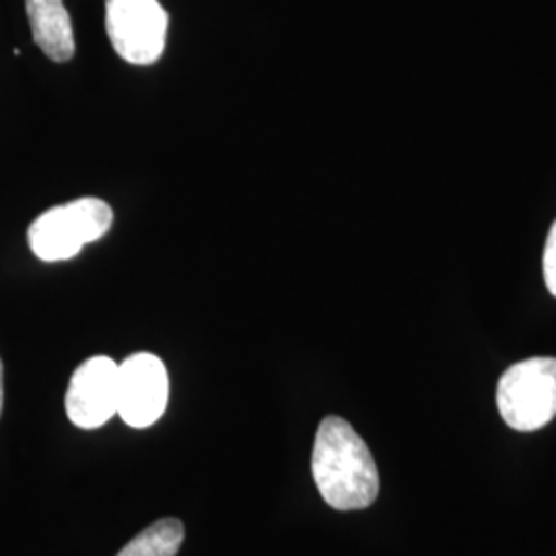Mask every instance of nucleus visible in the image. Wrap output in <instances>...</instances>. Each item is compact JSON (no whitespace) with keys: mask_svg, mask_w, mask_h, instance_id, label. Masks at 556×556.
<instances>
[{"mask_svg":"<svg viewBox=\"0 0 556 556\" xmlns=\"http://www.w3.org/2000/svg\"><path fill=\"white\" fill-rule=\"evenodd\" d=\"M312 475L321 498L338 511L365 509L378 498L376 459L344 418L326 417L319 422Z\"/></svg>","mask_w":556,"mask_h":556,"instance_id":"f257e3e1","label":"nucleus"},{"mask_svg":"<svg viewBox=\"0 0 556 556\" xmlns=\"http://www.w3.org/2000/svg\"><path fill=\"white\" fill-rule=\"evenodd\" d=\"M114 213L100 199H79L52 206L31 223L27 239L43 262L75 258L83 245L98 241L112 229Z\"/></svg>","mask_w":556,"mask_h":556,"instance_id":"f03ea898","label":"nucleus"},{"mask_svg":"<svg viewBox=\"0 0 556 556\" xmlns=\"http://www.w3.org/2000/svg\"><path fill=\"white\" fill-rule=\"evenodd\" d=\"M498 413L516 431H538L556 417V358L532 357L511 365L497 388Z\"/></svg>","mask_w":556,"mask_h":556,"instance_id":"7ed1b4c3","label":"nucleus"},{"mask_svg":"<svg viewBox=\"0 0 556 556\" xmlns=\"http://www.w3.org/2000/svg\"><path fill=\"white\" fill-rule=\"evenodd\" d=\"M167 13L160 0H105V31L119 59L149 66L161 59Z\"/></svg>","mask_w":556,"mask_h":556,"instance_id":"20e7f679","label":"nucleus"},{"mask_svg":"<svg viewBox=\"0 0 556 556\" xmlns=\"http://www.w3.org/2000/svg\"><path fill=\"white\" fill-rule=\"evenodd\" d=\"M169 400V378L163 361L135 353L118 367V415L132 429L155 425Z\"/></svg>","mask_w":556,"mask_h":556,"instance_id":"39448f33","label":"nucleus"},{"mask_svg":"<svg viewBox=\"0 0 556 556\" xmlns=\"http://www.w3.org/2000/svg\"><path fill=\"white\" fill-rule=\"evenodd\" d=\"M118 363L110 357L87 358L66 390V415L79 429H100L118 415Z\"/></svg>","mask_w":556,"mask_h":556,"instance_id":"423d86ee","label":"nucleus"},{"mask_svg":"<svg viewBox=\"0 0 556 556\" xmlns=\"http://www.w3.org/2000/svg\"><path fill=\"white\" fill-rule=\"evenodd\" d=\"M34 43L52 62H68L75 56L73 21L62 0H25Z\"/></svg>","mask_w":556,"mask_h":556,"instance_id":"0eeeda50","label":"nucleus"},{"mask_svg":"<svg viewBox=\"0 0 556 556\" xmlns=\"http://www.w3.org/2000/svg\"><path fill=\"white\" fill-rule=\"evenodd\" d=\"M184 523L165 517L132 538L116 556H176L184 542Z\"/></svg>","mask_w":556,"mask_h":556,"instance_id":"6e6552de","label":"nucleus"},{"mask_svg":"<svg viewBox=\"0 0 556 556\" xmlns=\"http://www.w3.org/2000/svg\"><path fill=\"white\" fill-rule=\"evenodd\" d=\"M542 266H544V280H546V287H548V291H551V293L556 298V220L553 223V227H551L548 238H546Z\"/></svg>","mask_w":556,"mask_h":556,"instance_id":"1a4fd4ad","label":"nucleus"},{"mask_svg":"<svg viewBox=\"0 0 556 556\" xmlns=\"http://www.w3.org/2000/svg\"><path fill=\"white\" fill-rule=\"evenodd\" d=\"M2 408H4V367L0 361V417H2Z\"/></svg>","mask_w":556,"mask_h":556,"instance_id":"9d476101","label":"nucleus"}]
</instances>
